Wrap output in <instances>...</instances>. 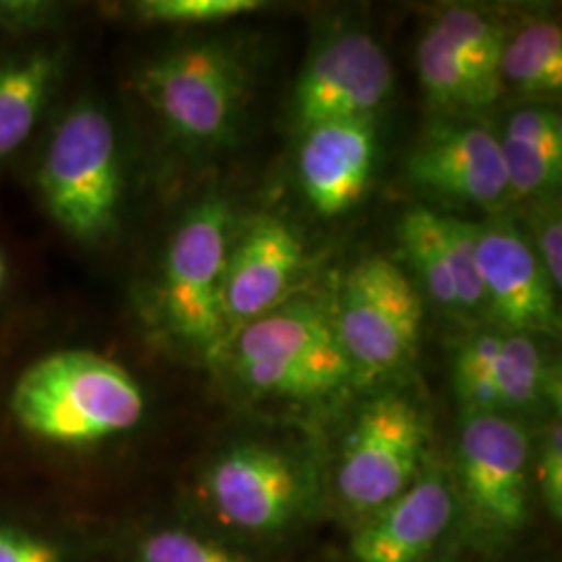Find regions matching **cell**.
<instances>
[{"label":"cell","instance_id":"15","mask_svg":"<svg viewBox=\"0 0 562 562\" xmlns=\"http://www.w3.org/2000/svg\"><path fill=\"white\" fill-rule=\"evenodd\" d=\"M457 515V494L440 469L417 475L401 496L373 513L352 540L357 562H422Z\"/></svg>","mask_w":562,"mask_h":562},{"label":"cell","instance_id":"29","mask_svg":"<svg viewBox=\"0 0 562 562\" xmlns=\"http://www.w3.org/2000/svg\"><path fill=\"white\" fill-rule=\"evenodd\" d=\"M0 562H63V554L41 536L0 525Z\"/></svg>","mask_w":562,"mask_h":562},{"label":"cell","instance_id":"1","mask_svg":"<svg viewBox=\"0 0 562 562\" xmlns=\"http://www.w3.org/2000/svg\"><path fill=\"white\" fill-rule=\"evenodd\" d=\"M34 159V192L67 238L101 246L117 234L125 169L117 123L104 104L81 97L55 111Z\"/></svg>","mask_w":562,"mask_h":562},{"label":"cell","instance_id":"20","mask_svg":"<svg viewBox=\"0 0 562 562\" xmlns=\"http://www.w3.org/2000/svg\"><path fill=\"white\" fill-rule=\"evenodd\" d=\"M398 240L431 301L446 311L457 313V290L440 227V215L427 209L408 211L398 225Z\"/></svg>","mask_w":562,"mask_h":562},{"label":"cell","instance_id":"9","mask_svg":"<svg viewBox=\"0 0 562 562\" xmlns=\"http://www.w3.org/2000/svg\"><path fill=\"white\" fill-rule=\"evenodd\" d=\"M394 69L369 34L346 32L308 60L294 94L302 132L334 121L371 120L392 92Z\"/></svg>","mask_w":562,"mask_h":562},{"label":"cell","instance_id":"12","mask_svg":"<svg viewBox=\"0 0 562 562\" xmlns=\"http://www.w3.org/2000/svg\"><path fill=\"white\" fill-rule=\"evenodd\" d=\"M483 304L506 334L554 336L561 331L554 285L533 246L510 227H477Z\"/></svg>","mask_w":562,"mask_h":562},{"label":"cell","instance_id":"23","mask_svg":"<svg viewBox=\"0 0 562 562\" xmlns=\"http://www.w3.org/2000/svg\"><path fill=\"white\" fill-rule=\"evenodd\" d=\"M503 334H480L454 359V390L464 411L498 413L496 369Z\"/></svg>","mask_w":562,"mask_h":562},{"label":"cell","instance_id":"21","mask_svg":"<svg viewBox=\"0 0 562 562\" xmlns=\"http://www.w3.org/2000/svg\"><path fill=\"white\" fill-rule=\"evenodd\" d=\"M548 367L542 348L531 336L503 334L496 387H498V411L529 408L542 398L548 390Z\"/></svg>","mask_w":562,"mask_h":562},{"label":"cell","instance_id":"25","mask_svg":"<svg viewBox=\"0 0 562 562\" xmlns=\"http://www.w3.org/2000/svg\"><path fill=\"white\" fill-rule=\"evenodd\" d=\"M261 7V0H142L132 4V13L153 25H196L246 15Z\"/></svg>","mask_w":562,"mask_h":562},{"label":"cell","instance_id":"5","mask_svg":"<svg viewBox=\"0 0 562 562\" xmlns=\"http://www.w3.org/2000/svg\"><path fill=\"white\" fill-rule=\"evenodd\" d=\"M232 246V213L220 196H206L181 217L162 252L155 308L162 329L206 355L227 341L223 280Z\"/></svg>","mask_w":562,"mask_h":562},{"label":"cell","instance_id":"11","mask_svg":"<svg viewBox=\"0 0 562 562\" xmlns=\"http://www.w3.org/2000/svg\"><path fill=\"white\" fill-rule=\"evenodd\" d=\"M69 60L60 34L0 44V169L38 140L57 109Z\"/></svg>","mask_w":562,"mask_h":562},{"label":"cell","instance_id":"27","mask_svg":"<svg viewBox=\"0 0 562 562\" xmlns=\"http://www.w3.org/2000/svg\"><path fill=\"white\" fill-rule=\"evenodd\" d=\"M67 7L48 0H0L2 38H41L59 34Z\"/></svg>","mask_w":562,"mask_h":562},{"label":"cell","instance_id":"6","mask_svg":"<svg viewBox=\"0 0 562 562\" xmlns=\"http://www.w3.org/2000/svg\"><path fill=\"white\" fill-rule=\"evenodd\" d=\"M334 325L355 382H371L413 361L422 338V296L396 262L369 257L341 283Z\"/></svg>","mask_w":562,"mask_h":562},{"label":"cell","instance_id":"16","mask_svg":"<svg viewBox=\"0 0 562 562\" xmlns=\"http://www.w3.org/2000/svg\"><path fill=\"white\" fill-rule=\"evenodd\" d=\"M375 162L371 120L334 121L304 132L299 171L304 196L323 217L361 201Z\"/></svg>","mask_w":562,"mask_h":562},{"label":"cell","instance_id":"24","mask_svg":"<svg viewBox=\"0 0 562 562\" xmlns=\"http://www.w3.org/2000/svg\"><path fill=\"white\" fill-rule=\"evenodd\" d=\"M443 241L457 290L459 311H477L483 304L482 276L477 259V227L473 223L440 215Z\"/></svg>","mask_w":562,"mask_h":562},{"label":"cell","instance_id":"17","mask_svg":"<svg viewBox=\"0 0 562 562\" xmlns=\"http://www.w3.org/2000/svg\"><path fill=\"white\" fill-rule=\"evenodd\" d=\"M508 196L542 194L561 183L562 121L554 109L517 111L501 140Z\"/></svg>","mask_w":562,"mask_h":562},{"label":"cell","instance_id":"19","mask_svg":"<svg viewBox=\"0 0 562 562\" xmlns=\"http://www.w3.org/2000/svg\"><path fill=\"white\" fill-rule=\"evenodd\" d=\"M501 78L529 97L559 94L562 88V32L552 21L525 25L504 46Z\"/></svg>","mask_w":562,"mask_h":562},{"label":"cell","instance_id":"14","mask_svg":"<svg viewBox=\"0 0 562 562\" xmlns=\"http://www.w3.org/2000/svg\"><path fill=\"white\" fill-rule=\"evenodd\" d=\"M408 176L450 201L494 206L508 196L501 140L475 123H442L429 130L408 159Z\"/></svg>","mask_w":562,"mask_h":562},{"label":"cell","instance_id":"13","mask_svg":"<svg viewBox=\"0 0 562 562\" xmlns=\"http://www.w3.org/2000/svg\"><path fill=\"white\" fill-rule=\"evenodd\" d=\"M302 267L304 248L288 223L273 217L250 223L238 244L229 246L225 265L223 313L227 340L244 325L278 308Z\"/></svg>","mask_w":562,"mask_h":562},{"label":"cell","instance_id":"22","mask_svg":"<svg viewBox=\"0 0 562 562\" xmlns=\"http://www.w3.org/2000/svg\"><path fill=\"white\" fill-rule=\"evenodd\" d=\"M434 25L480 76L503 83L501 65L506 38L496 21L469 7H452L443 11Z\"/></svg>","mask_w":562,"mask_h":562},{"label":"cell","instance_id":"7","mask_svg":"<svg viewBox=\"0 0 562 562\" xmlns=\"http://www.w3.org/2000/svg\"><path fill=\"white\" fill-rule=\"evenodd\" d=\"M425 448L427 425L413 402L396 394L369 402L341 450V501L371 517L417 480Z\"/></svg>","mask_w":562,"mask_h":562},{"label":"cell","instance_id":"31","mask_svg":"<svg viewBox=\"0 0 562 562\" xmlns=\"http://www.w3.org/2000/svg\"><path fill=\"white\" fill-rule=\"evenodd\" d=\"M9 280H11V267H9V259H7L4 250L0 248V299L4 296V292L9 288Z\"/></svg>","mask_w":562,"mask_h":562},{"label":"cell","instance_id":"18","mask_svg":"<svg viewBox=\"0 0 562 562\" xmlns=\"http://www.w3.org/2000/svg\"><path fill=\"white\" fill-rule=\"evenodd\" d=\"M419 78L427 99L446 109H477L496 101L503 83L485 80L431 25L417 48Z\"/></svg>","mask_w":562,"mask_h":562},{"label":"cell","instance_id":"3","mask_svg":"<svg viewBox=\"0 0 562 562\" xmlns=\"http://www.w3.org/2000/svg\"><path fill=\"white\" fill-rule=\"evenodd\" d=\"M222 352L241 383L267 396L322 401L355 382L334 317L315 302L273 308L238 329Z\"/></svg>","mask_w":562,"mask_h":562},{"label":"cell","instance_id":"28","mask_svg":"<svg viewBox=\"0 0 562 562\" xmlns=\"http://www.w3.org/2000/svg\"><path fill=\"white\" fill-rule=\"evenodd\" d=\"M542 462H540V485L543 503L552 519L562 517V429L561 423L550 425L542 442Z\"/></svg>","mask_w":562,"mask_h":562},{"label":"cell","instance_id":"10","mask_svg":"<svg viewBox=\"0 0 562 562\" xmlns=\"http://www.w3.org/2000/svg\"><path fill=\"white\" fill-rule=\"evenodd\" d=\"M206 494L223 521L252 533H273L294 521L304 487L290 457L244 443L223 452L211 467Z\"/></svg>","mask_w":562,"mask_h":562},{"label":"cell","instance_id":"26","mask_svg":"<svg viewBox=\"0 0 562 562\" xmlns=\"http://www.w3.org/2000/svg\"><path fill=\"white\" fill-rule=\"evenodd\" d=\"M138 559L140 562H244L220 543L180 529H165L144 538Z\"/></svg>","mask_w":562,"mask_h":562},{"label":"cell","instance_id":"8","mask_svg":"<svg viewBox=\"0 0 562 562\" xmlns=\"http://www.w3.org/2000/svg\"><path fill=\"white\" fill-rule=\"evenodd\" d=\"M529 440L521 425L501 413L464 411L457 469L467 519L483 533L504 538L529 517Z\"/></svg>","mask_w":562,"mask_h":562},{"label":"cell","instance_id":"2","mask_svg":"<svg viewBox=\"0 0 562 562\" xmlns=\"http://www.w3.org/2000/svg\"><path fill=\"white\" fill-rule=\"evenodd\" d=\"M9 406L21 429L42 442L88 446L134 429L146 401L117 362L90 350H59L21 373Z\"/></svg>","mask_w":562,"mask_h":562},{"label":"cell","instance_id":"30","mask_svg":"<svg viewBox=\"0 0 562 562\" xmlns=\"http://www.w3.org/2000/svg\"><path fill=\"white\" fill-rule=\"evenodd\" d=\"M536 246L540 248L536 255L559 292L562 285V222L559 211L548 209V213L536 223Z\"/></svg>","mask_w":562,"mask_h":562},{"label":"cell","instance_id":"4","mask_svg":"<svg viewBox=\"0 0 562 562\" xmlns=\"http://www.w3.org/2000/svg\"><path fill=\"white\" fill-rule=\"evenodd\" d=\"M134 83L169 138L206 150L232 138L248 94V69L223 42H183L146 60Z\"/></svg>","mask_w":562,"mask_h":562}]
</instances>
